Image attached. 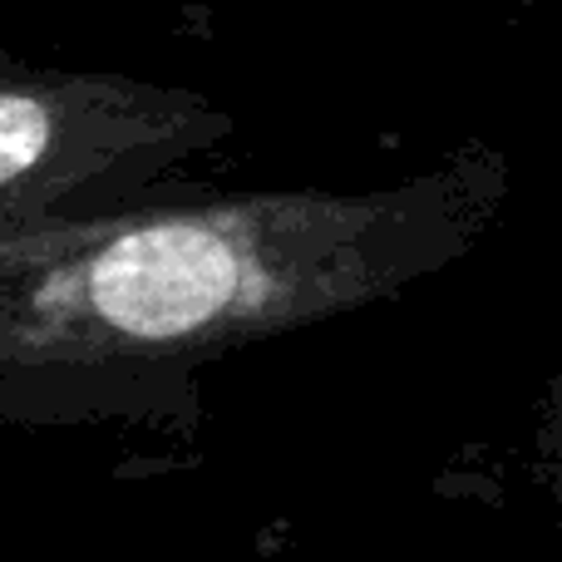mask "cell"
Masks as SVG:
<instances>
[{
	"mask_svg": "<svg viewBox=\"0 0 562 562\" xmlns=\"http://www.w3.org/2000/svg\"><path fill=\"white\" fill-rule=\"evenodd\" d=\"M243 262L207 223H148L109 243L89 267L99 316L134 336H178L207 326L237 301Z\"/></svg>",
	"mask_w": 562,
	"mask_h": 562,
	"instance_id": "1",
	"label": "cell"
}]
</instances>
